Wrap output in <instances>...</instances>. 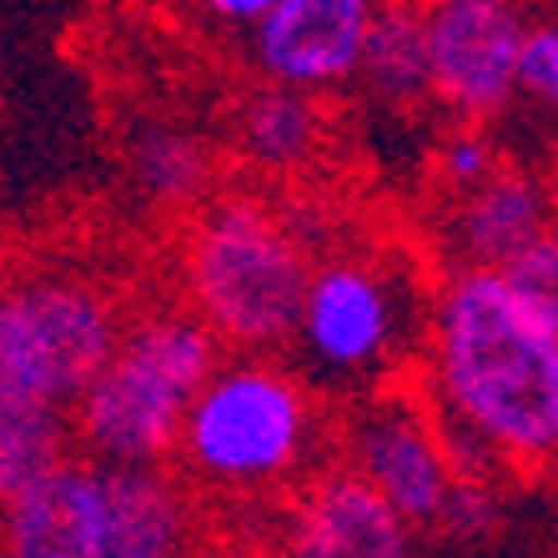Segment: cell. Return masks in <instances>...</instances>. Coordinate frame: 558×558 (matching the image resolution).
<instances>
[{
	"mask_svg": "<svg viewBox=\"0 0 558 558\" xmlns=\"http://www.w3.org/2000/svg\"><path fill=\"white\" fill-rule=\"evenodd\" d=\"M408 529L352 468H327L292 494L287 558H403Z\"/></svg>",
	"mask_w": 558,
	"mask_h": 558,
	"instance_id": "9",
	"label": "cell"
},
{
	"mask_svg": "<svg viewBox=\"0 0 558 558\" xmlns=\"http://www.w3.org/2000/svg\"><path fill=\"white\" fill-rule=\"evenodd\" d=\"M433 417L458 483L558 463V342L498 272L458 267L433 307Z\"/></svg>",
	"mask_w": 558,
	"mask_h": 558,
	"instance_id": "1",
	"label": "cell"
},
{
	"mask_svg": "<svg viewBox=\"0 0 558 558\" xmlns=\"http://www.w3.org/2000/svg\"><path fill=\"white\" fill-rule=\"evenodd\" d=\"M317 438V408L298 377L267 363L227 367L192 398L177 438L182 488L207 483L232 498L282 488Z\"/></svg>",
	"mask_w": 558,
	"mask_h": 558,
	"instance_id": "4",
	"label": "cell"
},
{
	"mask_svg": "<svg viewBox=\"0 0 558 558\" xmlns=\"http://www.w3.org/2000/svg\"><path fill=\"white\" fill-rule=\"evenodd\" d=\"M548 217L554 207H548L544 186L529 171L498 167L483 186L458 196L453 207V242L463 252V267L504 272L508 262L548 232Z\"/></svg>",
	"mask_w": 558,
	"mask_h": 558,
	"instance_id": "12",
	"label": "cell"
},
{
	"mask_svg": "<svg viewBox=\"0 0 558 558\" xmlns=\"http://www.w3.org/2000/svg\"><path fill=\"white\" fill-rule=\"evenodd\" d=\"M0 558H106L101 473L65 458L15 494L0 508Z\"/></svg>",
	"mask_w": 558,
	"mask_h": 558,
	"instance_id": "10",
	"label": "cell"
},
{
	"mask_svg": "<svg viewBox=\"0 0 558 558\" xmlns=\"http://www.w3.org/2000/svg\"><path fill=\"white\" fill-rule=\"evenodd\" d=\"M519 86L538 101L558 106V21L523 31L519 46Z\"/></svg>",
	"mask_w": 558,
	"mask_h": 558,
	"instance_id": "19",
	"label": "cell"
},
{
	"mask_svg": "<svg viewBox=\"0 0 558 558\" xmlns=\"http://www.w3.org/2000/svg\"><path fill=\"white\" fill-rule=\"evenodd\" d=\"M373 11L377 5L363 0H272V11L252 26L257 65L282 92L348 81L363 65Z\"/></svg>",
	"mask_w": 558,
	"mask_h": 558,
	"instance_id": "8",
	"label": "cell"
},
{
	"mask_svg": "<svg viewBox=\"0 0 558 558\" xmlns=\"http://www.w3.org/2000/svg\"><path fill=\"white\" fill-rule=\"evenodd\" d=\"M523 15L504 0H448L423 5L428 92L463 121L498 117L519 92Z\"/></svg>",
	"mask_w": 558,
	"mask_h": 558,
	"instance_id": "7",
	"label": "cell"
},
{
	"mask_svg": "<svg viewBox=\"0 0 558 558\" xmlns=\"http://www.w3.org/2000/svg\"><path fill=\"white\" fill-rule=\"evenodd\" d=\"M302 332L332 367H367L392 342V292L367 262H327L302 298Z\"/></svg>",
	"mask_w": 558,
	"mask_h": 558,
	"instance_id": "11",
	"label": "cell"
},
{
	"mask_svg": "<svg viewBox=\"0 0 558 558\" xmlns=\"http://www.w3.org/2000/svg\"><path fill=\"white\" fill-rule=\"evenodd\" d=\"M498 277H504L508 292L538 317V327H544L548 338L558 342V232L554 227H548L529 252H519V257L508 262Z\"/></svg>",
	"mask_w": 558,
	"mask_h": 558,
	"instance_id": "18",
	"label": "cell"
},
{
	"mask_svg": "<svg viewBox=\"0 0 558 558\" xmlns=\"http://www.w3.org/2000/svg\"><path fill=\"white\" fill-rule=\"evenodd\" d=\"M267 11H272V0H217V5H207L211 21H232V26H257Z\"/></svg>",
	"mask_w": 558,
	"mask_h": 558,
	"instance_id": "21",
	"label": "cell"
},
{
	"mask_svg": "<svg viewBox=\"0 0 558 558\" xmlns=\"http://www.w3.org/2000/svg\"><path fill=\"white\" fill-rule=\"evenodd\" d=\"M5 287H11V252H5V236H0V298H5Z\"/></svg>",
	"mask_w": 558,
	"mask_h": 558,
	"instance_id": "22",
	"label": "cell"
},
{
	"mask_svg": "<svg viewBox=\"0 0 558 558\" xmlns=\"http://www.w3.org/2000/svg\"><path fill=\"white\" fill-rule=\"evenodd\" d=\"M236 131H242L247 156L287 171V167H302V161L317 156V146H323V136H327V121H323V106L312 101V96L267 86V92L242 101Z\"/></svg>",
	"mask_w": 558,
	"mask_h": 558,
	"instance_id": "15",
	"label": "cell"
},
{
	"mask_svg": "<svg viewBox=\"0 0 558 558\" xmlns=\"http://www.w3.org/2000/svg\"><path fill=\"white\" fill-rule=\"evenodd\" d=\"M65 458H71V423L61 408L36 403L21 388L0 383V508Z\"/></svg>",
	"mask_w": 558,
	"mask_h": 558,
	"instance_id": "14",
	"label": "cell"
},
{
	"mask_svg": "<svg viewBox=\"0 0 558 558\" xmlns=\"http://www.w3.org/2000/svg\"><path fill=\"white\" fill-rule=\"evenodd\" d=\"M438 167H442V177H448V186H458V196H463V192H473V186L488 182L504 161H498V151L483 142L478 131H458V136L442 142Z\"/></svg>",
	"mask_w": 558,
	"mask_h": 558,
	"instance_id": "20",
	"label": "cell"
},
{
	"mask_svg": "<svg viewBox=\"0 0 558 558\" xmlns=\"http://www.w3.org/2000/svg\"><path fill=\"white\" fill-rule=\"evenodd\" d=\"M136 171L156 196H192L207 182V151L182 131H146L136 142Z\"/></svg>",
	"mask_w": 558,
	"mask_h": 558,
	"instance_id": "17",
	"label": "cell"
},
{
	"mask_svg": "<svg viewBox=\"0 0 558 558\" xmlns=\"http://www.w3.org/2000/svg\"><path fill=\"white\" fill-rule=\"evenodd\" d=\"M383 96L413 101L428 92V46H423V5H383L363 46V65Z\"/></svg>",
	"mask_w": 558,
	"mask_h": 558,
	"instance_id": "16",
	"label": "cell"
},
{
	"mask_svg": "<svg viewBox=\"0 0 558 558\" xmlns=\"http://www.w3.org/2000/svg\"><path fill=\"white\" fill-rule=\"evenodd\" d=\"M192 529V504L177 478L156 468L101 473V533L106 558H177Z\"/></svg>",
	"mask_w": 558,
	"mask_h": 558,
	"instance_id": "13",
	"label": "cell"
},
{
	"mask_svg": "<svg viewBox=\"0 0 558 558\" xmlns=\"http://www.w3.org/2000/svg\"><path fill=\"white\" fill-rule=\"evenodd\" d=\"M352 473L408 523H442V504L453 494V468L442 453L438 417L428 392L383 388L352 413L342 433Z\"/></svg>",
	"mask_w": 558,
	"mask_h": 558,
	"instance_id": "6",
	"label": "cell"
},
{
	"mask_svg": "<svg viewBox=\"0 0 558 558\" xmlns=\"http://www.w3.org/2000/svg\"><path fill=\"white\" fill-rule=\"evenodd\" d=\"M131 317L92 272H11L0 298V383L65 408L117 357Z\"/></svg>",
	"mask_w": 558,
	"mask_h": 558,
	"instance_id": "5",
	"label": "cell"
},
{
	"mask_svg": "<svg viewBox=\"0 0 558 558\" xmlns=\"http://www.w3.org/2000/svg\"><path fill=\"white\" fill-rule=\"evenodd\" d=\"M221 363V342L196 312L131 317L117 357L76 398V433L117 468H146L177 453L186 408Z\"/></svg>",
	"mask_w": 558,
	"mask_h": 558,
	"instance_id": "3",
	"label": "cell"
},
{
	"mask_svg": "<svg viewBox=\"0 0 558 558\" xmlns=\"http://www.w3.org/2000/svg\"><path fill=\"white\" fill-rule=\"evenodd\" d=\"M182 282L217 342L277 348L302 323L312 262L262 196L227 192L196 207L186 227Z\"/></svg>",
	"mask_w": 558,
	"mask_h": 558,
	"instance_id": "2",
	"label": "cell"
}]
</instances>
